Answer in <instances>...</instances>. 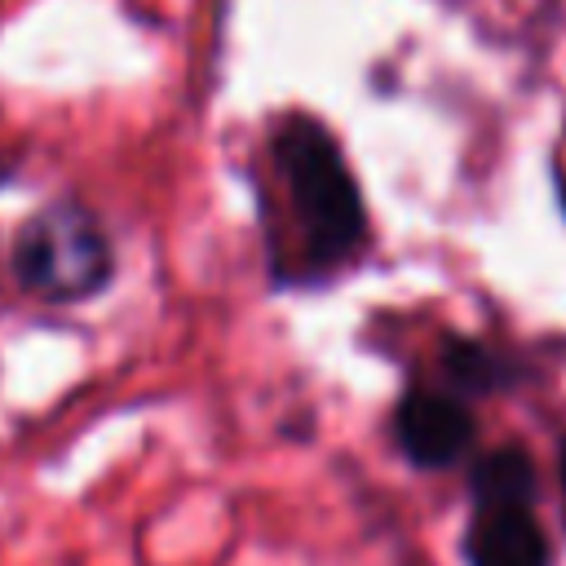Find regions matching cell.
<instances>
[{
  "label": "cell",
  "instance_id": "1",
  "mask_svg": "<svg viewBox=\"0 0 566 566\" xmlns=\"http://www.w3.org/2000/svg\"><path fill=\"white\" fill-rule=\"evenodd\" d=\"M274 159L292 199V212L305 234V252L318 265L345 261L367 239L363 195L354 186L349 164L340 159V146L332 133L305 115L287 119L274 137Z\"/></svg>",
  "mask_w": 566,
  "mask_h": 566
},
{
  "label": "cell",
  "instance_id": "8",
  "mask_svg": "<svg viewBox=\"0 0 566 566\" xmlns=\"http://www.w3.org/2000/svg\"><path fill=\"white\" fill-rule=\"evenodd\" d=\"M562 486H566V447H562Z\"/></svg>",
  "mask_w": 566,
  "mask_h": 566
},
{
  "label": "cell",
  "instance_id": "2",
  "mask_svg": "<svg viewBox=\"0 0 566 566\" xmlns=\"http://www.w3.org/2000/svg\"><path fill=\"white\" fill-rule=\"evenodd\" d=\"M111 270H115V252L102 221L71 199L40 208L18 230L13 274L27 292L44 301H84L106 287Z\"/></svg>",
  "mask_w": 566,
  "mask_h": 566
},
{
  "label": "cell",
  "instance_id": "5",
  "mask_svg": "<svg viewBox=\"0 0 566 566\" xmlns=\"http://www.w3.org/2000/svg\"><path fill=\"white\" fill-rule=\"evenodd\" d=\"M535 486L539 478L522 447H495L469 473L473 504H535Z\"/></svg>",
  "mask_w": 566,
  "mask_h": 566
},
{
  "label": "cell",
  "instance_id": "7",
  "mask_svg": "<svg viewBox=\"0 0 566 566\" xmlns=\"http://www.w3.org/2000/svg\"><path fill=\"white\" fill-rule=\"evenodd\" d=\"M557 195H562V212H566V168H562V177H557Z\"/></svg>",
  "mask_w": 566,
  "mask_h": 566
},
{
  "label": "cell",
  "instance_id": "4",
  "mask_svg": "<svg viewBox=\"0 0 566 566\" xmlns=\"http://www.w3.org/2000/svg\"><path fill=\"white\" fill-rule=\"evenodd\" d=\"M469 566H548V539L531 504H473L464 531Z\"/></svg>",
  "mask_w": 566,
  "mask_h": 566
},
{
  "label": "cell",
  "instance_id": "6",
  "mask_svg": "<svg viewBox=\"0 0 566 566\" xmlns=\"http://www.w3.org/2000/svg\"><path fill=\"white\" fill-rule=\"evenodd\" d=\"M442 367L460 394H495L509 380V363L500 354H491L486 345L464 340V336H451L442 345Z\"/></svg>",
  "mask_w": 566,
  "mask_h": 566
},
{
  "label": "cell",
  "instance_id": "3",
  "mask_svg": "<svg viewBox=\"0 0 566 566\" xmlns=\"http://www.w3.org/2000/svg\"><path fill=\"white\" fill-rule=\"evenodd\" d=\"M473 416L447 389H407L394 407V438L420 469H447L473 451Z\"/></svg>",
  "mask_w": 566,
  "mask_h": 566
}]
</instances>
